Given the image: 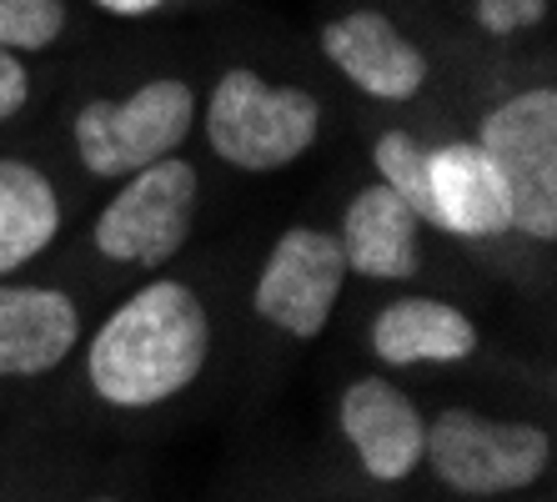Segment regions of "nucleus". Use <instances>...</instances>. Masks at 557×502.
I'll return each mask as SVG.
<instances>
[{"mask_svg": "<svg viewBox=\"0 0 557 502\" xmlns=\"http://www.w3.org/2000/svg\"><path fill=\"white\" fill-rule=\"evenodd\" d=\"M422 457L462 498H497V492H518L547 473L553 438L532 423H503V417H482L472 407H453L428 427Z\"/></svg>", "mask_w": 557, "mask_h": 502, "instance_id": "3", "label": "nucleus"}, {"mask_svg": "<svg viewBox=\"0 0 557 502\" xmlns=\"http://www.w3.org/2000/svg\"><path fill=\"white\" fill-rule=\"evenodd\" d=\"M417 232H422V217L392 186L376 181V186L351 196L337 246L347 257V271H362L376 282H397V277H412L417 261H422Z\"/></svg>", "mask_w": 557, "mask_h": 502, "instance_id": "12", "label": "nucleus"}, {"mask_svg": "<svg viewBox=\"0 0 557 502\" xmlns=\"http://www.w3.org/2000/svg\"><path fill=\"white\" fill-rule=\"evenodd\" d=\"M196 211V167L182 156L151 161L131 171L126 192L111 196V207L96 221V246L111 261H136V267H166L191 236Z\"/></svg>", "mask_w": 557, "mask_h": 502, "instance_id": "6", "label": "nucleus"}, {"mask_svg": "<svg viewBox=\"0 0 557 502\" xmlns=\"http://www.w3.org/2000/svg\"><path fill=\"white\" fill-rule=\"evenodd\" d=\"M547 15V0H478V26L487 36H518Z\"/></svg>", "mask_w": 557, "mask_h": 502, "instance_id": "17", "label": "nucleus"}, {"mask_svg": "<svg viewBox=\"0 0 557 502\" xmlns=\"http://www.w3.org/2000/svg\"><path fill=\"white\" fill-rule=\"evenodd\" d=\"M428 192H432V226H447L453 236L512 232L507 186L478 142H453L428 151Z\"/></svg>", "mask_w": 557, "mask_h": 502, "instance_id": "10", "label": "nucleus"}, {"mask_svg": "<svg viewBox=\"0 0 557 502\" xmlns=\"http://www.w3.org/2000/svg\"><path fill=\"white\" fill-rule=\"evenodd\" d=\"M478 347V327L467 322V311L432 302V296H403L382 307L372 327V352L392 367L412 362H462Z\"/></svg>", "mask_w": 557, "mask_h": 502, "instance_id": "13", "label": "nucleus"}, {"mask_svg": "<svg viewBox=\"0 0 557 502\" xmlns=\"http://www.w3.org/2000/svg\"><path fill=\"white\" fill-rule=\"evenodd\" d=\"M96 502H116V498H96Z\"/></svg>", "mask_w": 557, "mask_h": 502, "instance_id": "20", "label": "nucleus"}, {"mask_svg": "<svg viewBox=\"0 0 557 502\" xmlns=\"http://www.w3.org/2000/svg\"><path fill=\"white\" fill-rule=\"evenodd\" d=\"M101 11H111V15H151L161 0H96Z\"/></svg>", "mask_w": 557, "mask_h": 502, "instance_id": "19", "label": "nucleus"}, {"mask_svg": "<svg viewBox=\"0 0 557 502\" xmlns=\"http://www.w3.org/2000/svg\"><path fill=\"white\" fill-rule=\"evenodd\" d=\"M376 171H382V186L403 196L407 207L422 221H432V192H428V146L417 142L412 131H387L376 142Z\"/></svg>", "mask_w": 557, "mask_h": 502, "instance_id": "15", "label": "nucleus"}, {"mask_svg": "<svg viewBox=\"0 0 557 502\" xmlns=\"http://www.w3.org/2000/svg\"><path fill=\"white\" fill-rule=\"evenodd\" d=\"M322 51L351 86H362L376 101H412L428 86V56L376 11H351L332 21L322 30Z\"/></svg>", "mask_w": 557, "mask_h": 502, "instance_id": "8", "label": "nucleus"}, {"mask_svg": "<svg viewBox=\"0 0 557 502\" xmlns=\"http://www.w3.org/2000/svg\"><path fill=\"white\" fill-rule=\"evenodd\" d=\"M322 126L317 96L297 86H267L257 71H226L211 90L207 136L226 167L276 171L292 167Z\"/></svg>", "mask_w": 557, "mask_h": 502, "instance_id": "2", "label": "nucleus"}, {"mask_svg": "<svg viewBox=\"0 0 557 502\" xmlns=\"http://www.w3.org/2000/svg\"><path fill=\"white\" fill-rule=\"evenodd\" d=\"M196 121V96L186 81H146L126 101H86L76 111V151L96 176H131V171L166 161L186 142Z\"/></svg>", "mask_w": 557, "mask_h": 502, "instance_id": "5", "label": "nucleus"}, {"mask_svg": "<svg viewBox=\"0 0 557 502\" xmlns=\"http://www.w3.org/2000/svg\"><path fill=\"white\" fill-rule=\"evenodd\" d=\"M65 30L61 0H0V46L5 51H46Z\"/></svg>", "mask_w": 557, "mask_h": 502, "instance_id": "16", "label": "nucleus"}, {"mask_svg": "<svg viewBox=\"0 0 557 502\" xmlns=\"http://www.w3.org/2000/svg\"><path fill=\"white\" fill-rule=\"evenodd\" d=\"M26 96H30V71L21 65V56L0 46V121H11L26 106Z\"/></svg>", "mask_w": 557, "mask_h": 502, "instance_id": "18", "label": "nucleus"}, {"mask_svg": "<svg viewBox=\"0 0 557 502\" xmlns=\"http://www.w3.org/2000/svg\"><path fill=\"white\" fill-rule=\"evenodd\" d=\"M61 232L55 186L30 161H0V277L40 257Z\"/></svg>", "mask_w": 557, "mask_h": 502, "instance_id": "14", "label": "nucleus"}, {"mask_svg": "<svg viewBox=\"0 0 557 502\" xmlns=\"http://www.w3.org/2000/svg\"><path fill=\"white\" fill-rule=\"evenodd\" d=\"M81 336L76 302L55 286H0V377L61 367Z\"/></svg>", "mask_w": 557, "mask_h": 502, "instance_id": "11", "label": "nucleus"}, {"mask_svg": "<svg viewBox=\"0 0 557 502\" xmlns=\"http://www.w3.org/2000/svg\"><path fill=\"white\" fill-rule=\"evenodd\" d=\"M342 432L367 473L382 482H397L412 473L422 463V442H428L422 413L382 377H362L342 392Z\"/></svg>", "mask_w": 557, "mask_h": 502, "instance_id": "9", "label": "nucleus"}, {"mask_svg": "<svg viewBox=\"0 0 557 502\" xmlns=\"http://www.w3.org/2000/svg\"><path fill=\"white\" fill-rule=\"evenodd\" d=\"M347 282V257L332 232H311V226H292L282 242L272 246V257L257 277L251 307L261 322L282 327L292 336H317L332 322V307Z\"/></svg>", "mask_w": 557, "mask_h": 502, "instance_id": "7", "label": "nucleus"}, {"mask_svg": "<svg viewBox=\"0 0 557 502\" xmlns=\"http://www.w3.org/2000/svg\"><path fill=\"white\" fill-rule=\"evenodd\" d=\"M211 352L207 307L182 282H151L91 336L86 372L111 407H156L196 382Z\"/></svg>", "mask_w": 557, "mask_h": 502, "instance_id": "1", "label": "nucleus"}, {"mask_svg": "<svg viewBox=\"0 0 557 502\" xmlns=\"http://www.w3.org/2000/svg\"><path fill=\"white\" fill-rule=\"evenodd\" d=\"M478 146L497 167L512 207V232L557 236V90H522L487 111Z\"/></svg>", "mask_w": 557, "mask_h": 502, "instance_id": "4", "label": "nucleus"}]
</instances>
